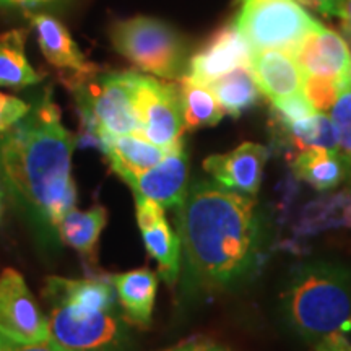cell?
<instances>
[{
	"label": "cell",
	"mask_w": 351,
	"mask_h": 351,
	"mask_svg": "<svg viewBox=\"0 0 351 351\" xmlns=\"http://www.w3.org/2000/svg\"><path fill=\"white\" fill-rule=\"evenodd\" d=\"M256 200L219 184L199 182L179 207L178 234L191 278L225 288L247 276L261 249Z\"/></svg>",
	"instance_id": "1"
},
{
	"label": "cell",
	"mask_w": 351,
	"mask_h": 351,
	"mask_svg": "<svg viewBox=\"0 0 351 351\" xmlns=\"http://www.w3.org/2000/svg\"><path fill=\"white\" fill-rule=\"evenodd\" d=\"M267 160L269 150L263 145L245 142L228 153L208 156L204 161V168L219 186L245 195H256Z\"/></svg>",
	"instance_id": "13"
},
{
	"label": "cell",
	"mask_w": 351,
	"mask_h": 351,
	"mask_svg": "<svg viewBox=\"0 0 351 351\" xmlns=\"http://www.w3.org/2000/svg\"><path fill=\"white\" fill-rule=\"evenodd\" d=\"M315 351H351V343L345 333H332L315 343Z\"/></svg>",
	"instance_id": "31"
},
{
	"label": "cell",
	"mask_w": 351,
	"mask_h": 351,
	"mask_svg": "<svg viewBox=\"0 0 351 351\" xmlns=\"http://www.w3.org/2000/svg\"><path fill=\"white\" fill-rule=\"evenodd\" d=\"M234 25L252 51L295 52L320 25L298 0H238Z\"/></svg>",
	"instance_id": "6"
},
{
	"label": "cell",
	"mask_w": 351,
	"mask_h": 351,
	"mask_svg": "<svg viewBox=\"0 0 351 351\" xmlns=\"http://www.w3.org/2000/svg\"><path fill=\"white\" fill-rule=\"evenodd\" d=\"M295 173L317 191L337 187L343 179V161L339 152L309 148L301 150L293 163Z\"/></svg>",
	"instance_id": "23"
},
{
	"label": "cell",
	"mask_w": 351,
	"mask_h": 351,
	"mask_svg": "<svg viewBox=\"0 0 351 351\" xmlns=\"http://www.w3.org/2000/svg\"><path fill=\"white\" fill-rule=\"evenodd\" d=\"M208 86L225 112L232 117H239L244 111L256 106L262 95L251 65H241L217 78Z\"/></svg>",
	"instance_id": "20"
},
{
	"label": "cell",
	"mask_w": 351,
	"mask_h": 351,
	"mask_svg": "<svg viewBox=\"0 0 351 351\" xmlns=\"http://www.w3.org/2000/svg\"><path fill=\"white\" fill-rule=\"evenodd\" d=\"M252 52V47L243 38L236 25H226L191 57L187 73L184 77L202 85H210L241 65H251Z\"/></svg>",
	"instance_id": "10"
},
{
	"label": "cell",
	"mask_w": 351,
	"mask_h": 351,
	"mask_svg": "<svg viewBox=\"0 0 351 351\" xmlns=\"http://www.w3.org/2000/svg\"><path fill=\"white\" fill-rule=\"evenodd\" d=\"M285 313L291 327L317 343L351 330V276L330 263H309L289 280Z\"/></svg>",
	"instance_id": "3"
},
{
	"label": "cell",
	"mask_w": 351,
	"mask_h": 351,
	"mask_svg": "<svg viewBox=\"0 0 351 351\" xmlns=\"http://www.w3.org/2000/svg\"><path fill=\"white\" fill-rule=\"evenodd\" d=\"M5 181H7L5 174H3L2 168H0V202H2L3 195H5Z\"/></svg>",
	"instance_id": "35"
},
{
	"label": "cell",
	"mask_w": 351,
	"mask_h": 351,
	"mask_svg": "<svg viewBox=\"0 0 351 351\" xmlns=\"http://www.w3.org/2000/svg\"><path fill=\"white\" fill-rule=\"evenodd\" d=\"M44 295L54 304H69L91 311H109L114 302V289L103 280H67L51 276Z\"/></svg>",
	"instance_id": "19"
},
{
	"label": "cell",
	"mask_w": 351,
	"mask_h": 351,
	"mask_svg": "<svg viewBox=\"0 0 351 351\" xmlns=\"http://www.w3.org/2000/svg\"><path fill=\"white\" fill-rule=\"evenodd\" d=\"M111 39L116 51L143 72L165 80L181 78L186 67V44L165 21L150 16L117 21Z\"/></svg>",
	"instance_id": "5"
},
{
	"label": "cell",
	"mask_w": 351,
	"mask_h": 351,
	"mask_svg": "<svg viewBox=\"0 0 351 351\" xmlns=\"http://www.w3.org/2000/svg\"><path fill=\"white\" fill-rule=\"evenodd\" d=\"M0 337L19 345L49 340L47 320L23 276L13 269L0 275Z\"/></svg>",
	"instance_id": "9"
},
{
	"label": "cell",
	"mask_w": 351,
	"mask_h": 351,
	"mask_svg": "<svg viewBox=\"0 0 351 351\" xmlns=\"http://www.w3.org/2000/svg\"><path fill=\"white\" fill-rule=\"evenodd\" d=\"M330 121L335 129L337 147L345 163L351 166V85L341 90L330 109Z\"/></svg>",
	"instance_id": "26"
},
{
	"label": "cell",
	"mask_w": 351,
	"mask_h": 351,
	"mask_svg": "<svg viewBox=\"0 0 351 351\" xmlns=\"http://www.w3.org/2000/svg\"><path fill=\"white\" fill-rule=\"evenodd\" d=\"M304 75L330 78L346 88L351 85V51L339 33L319 25L307 33L293 52Z\"/></svg>",
	"instance_id": "11"
},
{
	"label": "cell",
	"mask_w": 351,
	"mask_h": 351,
	"mask_svg": "<svg viewBox=\"0 0 351 351\" xmlns=\"http://www.w3.org/2000/svg\"><path fill=\"white\" fill-rule=\"evenodd\" d=\"M138 73H98L88 75L73 86L88 130L98 145L103 140L125 134L140 135L135 109V85Z\"/></svg>",
	"instance_id": "4"
},
{
	"label": "cell",
	"mask_w": 351,
	"mask_h": 351,
	"mask_svg": "<svg viewBox=\"0 0 351 351\" xmlns=\"http://www.w3.org/2000/svg\"><path fill=\"white\" fill-rule=\"evenodd\" d=\"M137 223L147 251L158 262V269L168 283H174L181 269V239L171 230L163 207L143 197H135Z\"/></svg>",
	"instance_id": "15"
},
{
	"label": "cell",
	"mask_w": 351,
	"mask_h": 351,
	"mask_svg": "<svg viewBox=\"0 0 351 351\" xmlns=\"http://www.w3.org/2000/svg\"><path fill=\"white\" fill-rule=\"evenodd\" d=\"M25 29L0 34V86L25 88L41 82L25 54Z\"/></svg>",
	"instance_id": "21"
},
{
	"label": "cell",
	"mask_w": 351,
	"mask_h": 351,
	"mask_svg": "<svg viewBox=\"0 0 351 351\" xmlns=\"http://www.w3.org/2000/svg\"><path fill=\"white\" fill-rule=\"evenodd\" d=\"M7 346L10 351H60L59 346L52 343L51 340L39 341V343H29V345H19V343H12V341H7Z\"/></svg>",
	"instance_id": "32"
},
{
	"label": "cell",
	"mask_w": 351,
	"mask_h": 351,
	"mask_svg": "<svg viewBox=\"0 0 351 351\" xmlns=\"http://www.w3.org/2000/svg\"><path fill=\"white\" fill-rule=\"evenodd\" d=\"M49 340L64 350L112 351L121 343V322L108 311H91L69 304H54Z\"/></svg>",
	"instance_id": "8"
},
{
	"label": "cell",
	"mask_w": 351,
	"mask_h": 351,
	"mask_svg": "<svg viewBox=\"0 0 351 351\" xmlns=\"http://www.w3.org/2000/svg\"><path fill=\"white\" fill-rule=\"evenodd\" d=\"M108 223V212L101 205H95L86 212L72 208L57 225L62 238L69 245L85 256H95L101 231Z\"/></svg>",
	"instance_id": "22"
},
{
	"label": "cell",
	"mask_w": 351,
	"mask_h": 351,
	"mask_svg": "<svg viewBox=\"0 0 351 351\" xmlns=\"http://www.w3.org/2000/svg\"><path fill=\"white\" fill-rule=\"evenodd\" d=\"M73 147L75 140L49 95L0 135V168L7 181L54 226L75 205Z\"/></svg>",
	"instance_id": "2"
},
{
	"label": "cell",
	"mask_w": 351,
	"mask_h": 351,
	"mask_svg": "<svg viewBox=\"0 0 351 351\" xmlns=\"http://www.w3.org/2000/svg\"><path fill=\"white\" fill-rule=\"evenodd\" d=\"M111 282L127 317L138 326H148L155 306L158 275L148 269H137L114 275Z\"/></svg>",
	"instance_id": "18"
},
{
	"label": "cell",
	"mask_w": 351,
	"mask_h": 351,
	"mask_svg": "<svg viewBox=\"0 0 351 351\" xmlns=\"http://www.w3.org/2000/svg\"><path fill=\"white\" fill-rule=\"evenodd\" d=\"M29 109L32 106L25 101L15 98V96L0 93V132L8 130L20 119H23L29 112Z\"/></svg>",
	"instance_id": "29"
},
{
	"label": "cell",
	"mask_w": 351,
	"mask_h": 351,
	"mask_svg": "<svg viewBox=\"0 0 351 351\" xmlns=\"http://www.w3.org/2000/svg\"><path fill=\"white\" fill-rule=\"evenodd\" d=\"M135 109L140 121V135L166 150L182 148L184 124L179 85L156 80L153 77H137Z\"/></svg>",
	"instance_id": "7"
},
{
	"label": "cell",
	"mask_w": 351,
	"mask_h": 351,
	"mask_svg": "<svg viewBox=\"0 0 351 351\" xmlns=\"http://www.w3.org/2000/svg\"><path fill=\"white\" fill-rule=\"evenodd\" d=\"M181 91L182 114L186 129H199V127L215 125L225 117V109L221 108L217 96L208 85L181 78L179 83Z\"/></svg>",
	"instance_id": "24"
},
{
	"label": "cell",
	"mask_w": 351,
	"mask_h": 351,
	"mask_svg": "<svg viewBox=\"0 0 351 351\" xmlns=\"http://www.w3.org/2000/svg\"><path fill=\"white\" fill-rule=\"evenodd\" d=\"M251 69L262 95H265L271 104L302 95L304 72L291 52L254 51Z\"/></svg>",
	"instance_id": "16"
},
{
	"label": "cell",
	"mask_w": 351,
	"mask_h": 351,
	"mask_svg": "<svg viewBox=\"0 0 351 351\" xmlns=\"http://www.w3.org/2000/svg\"><path fill=\"white\" fill-rule=\"evenodd\" d=\"M274 109L276 116H278V121L282 122V125L291 124V122L304 119V117L311 116V114L317 112L311 106L309 101L304 98V95H298L293 96V98L274 103Z\"/></svg>",
	"instance_id": "28"
},
{
	"label": "cell",
	"mask_w": 351,
	"mask_h": 351,
	"mask_svg": "<svg viewBox=\"0 0 351 351\" xmlns=\"http://www.w3.org/2000/svg\"><path fill=\"white\" fill-rule=\"evenodd\" d=\"M341 90H343V86L335 80H330V78L304 75L302 95L317 112L330 111Z\"/></svg>",
	"instance_id": "27"
},
{
	"label": "cell",
	"mask_w": 351,
	"mask_h": 351,
	"mask_svg": "<svg viewBox=\"0 0 351 351\" xmlns=\"http://www.w3.org/2000/svg\"><path fill=\"white\" fill-rule=\"evenodd\" d=\"M298 2H300V3H301V5L311 7V0H298Z\"/></svg>",
	"instance_id": "36"
},
{
	"label": "cell",
	"mask_w": 351,
	"mask_h": 351,
	"mask_svg": "<svg viewBox=\"0 0 351 351\" xmlns=\"http://www.w3.org/2000/svg\"><path fill=\"white\" fill-rule=\"evenodd\" d=\"M59 348H60V346H59ZM60 351H72V350H64V348H60Z\"/></svg>",
	"instance_id": "37"
},
{
	"label": "cell",
	"mask_w": 351,
	"mask_h": 351,
	"mask_svg": "<svg viewBox=\"0 0 351 351\" xmlns=\"http://www.w3.org/2000/svg\"><path fill=\"white\" fill-rule=\"evenodd\" d=\"M122 179L129 184L135 197L150 199L163 208L181 207L189 192L187 155L184 148H178L153 168L138 174H127Z\"/></svg>",
	"instance_id": "12"
},
{
	"label": "cell",
	"mask_w": 351,
	"mask_h": 351,
	"mask_svg": "<svg viewBox=\"0 0 351 351\" xmlns=\"http://www.w3.org/2000/svg\"><path fill=\"white\" fill-rule=\"evenodd\" d=\"M99 147L108 156L114 173L119 178L143 173L161 163L171 153V150L158 147L138 134H125L106 138L99 143Z\"/></svg>",
	"instance_id": "17"
},
{
	"label": "cell",
	"mask_w": 351,
	"mask_h": 351,
	"mask_svg": "<svg viewBox=\"0 0 351 351\" xmlns=\"http://www.w3.org/2000/svg\"><path fill=\"white\" fill-rule=\"evenodd\" d=\"M51 2V0H0V5L5 7H33L39 3Z\"/></svg>",
	"instance_id": "34"
},
{
	"label": "cell",
	"mask_w": 351,
	"mask_h": 351,
	"mask_svg": "<svg viewBox=\"0 0 351 351\" xmlns=\"http://www.w3.org/2000/svg\"><path fill=\"white\" fill-rule=\"evenodd\" d=\"M337 16L341 20L343 32L351 38V0H341Z\"/></svg>",
	"instance_id": "33"
},
{
	"label": "cell",
	"mask_w": 351,
	"mask_h": 351,
	"mask_svg": "<svg viewBox=\"0 0 351 351\" xmlns=\"http://www.w3.org/2000/svg\"><path fill=\"white\" fill-rule=\"evenodd\" d=\"M28 19L36 29L44 57L57 70L64 72L62 78L69 88L77 86L88 75L98 70L95 65L86 62L67 28L59 20H56L54 16L43 15V13H33V15H28Z\"/></svg>",
	"instance_id": "14"
},
{
	"label": "cell",
	"mask_w": 351,
	"mask_h": 351,
	"mask_svg": "<svg viewBox=\"0 0 351 351\" xmlns=\"http://www.w3.org/2000/svg\"><path fill=\"white\" fill-rule=\"evenodd\" d=\"M166 351H225V350H223L221 346H218L217 343H213L212 340L202 339V337H194V339H189Z\"/></svg>",
	"instance_id": "30"
},
{
	"label": "cell",
	"mask_w": 351,
	"mask_h": 351,
	"mask_svg": "<svg viewBox=\"0 0 351 351\" xmlns=\"http://www.w3.org/2000/svg\"><path fill=\"white\" fill-rule=\"evenodd\" d=\"M288 137L295 143L296 148L309 150V148H324V150L339 152L337 135L330 117L324 112H314L311 116L300 119L291 124L283 125Z\"/></svg>",
	"instance_id": "25"
}]
</instances>
